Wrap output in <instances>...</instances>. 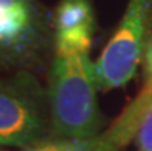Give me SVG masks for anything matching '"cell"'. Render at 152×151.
Returning <instances> with one entry per match:
<instances>
[{"label": "cell", "instance_id": "6da1fadb", "mask_svg": "<svg viewBox=\"0 0 152 151\" xmlns=\"http://www.w3.org/2000/svg\"><path fill=\"white\" fill-rule=\"evenodd\" d=\"M94 63L88 52L54 57L49 76L48 106L56 137L88 140L97 137L102 114L97 105Z\"/></svg>", "mask_w": 152, "mask_h": 151}, {"label": "cell", "instance_id": "7a4b0ae2", "mask_svg": "<svg viewBox=\"0 0 152 151\" xmlns=\"http://www.w3.org/2000/svg\"><path fill=\"white\" fill-rule=\"evenodd\" d=\"M42 88L29 74L0 79V145L26 148L46 131Z\"/></svg>", "mask_w": 152, "mask_h": 151}, {"label": "cell", "instance_id": "3957f363", "mask_svg": "<svg viewBox=\"0 0 152 151\" xmlns=\"http://www.w3.org/2000/svg\"><path fill=\"white\" fill-rule=\"evenodd\" d=\"M149 8L151 0H128L121 22L94 63L98 90L109 91L121 88L135 76L145 48Z\"/></svg>", "mask_w": 152, "mask_h": 151}, {"label": "cell", "instance_id": "277c9868", "mask_svg": "<svg viewBox=\"0 0 152 151\" xmlns=\"http://www.w3.org/2000/svg\"><path fill=\"white\" fill-rule=\"evenodd\" d=\"M43 34L35 0H0V66L25 63L40 48Z\"/></svg>", "mask_w": 152, "mask_h": 151}, {"label": "cell", "instance_id": "5b68a950", "mask_svg": "<svg viewBox=\"0 0 152 151\" xmlns=\"http://www.w3.org/2000/svg\"><path fill=\"white\" fill-rule=\"evenodd\" d=\"M95 19L91 0H61L54 13V40L57 56L89 52Z\"/></svg>", "mask_w": 152, "mask_h": 151}, {"label": "cell", "instance_id": "8992f818", "mask_svg": "<svg viewBox=\"0 0 152 151\" xmlns=\"http://www.w3.org/2000/svg\"><path fill=\"white\" fill-rule=\"evenodd\" d=\"M152 108V77H148L143 88L123 113L112 122V125L100 136L102 142L111 151H118L126 147L132 139L137 137V133Z\"/></svg>", "mask_w": 152, "mask_h": 151}, {"label": "cell", "instance_id": "52a82bcc", "mask_svg": "<svg viewBox=\"0 0 152 151\" xmlns=\"http://www.w3.org/2000/svg\"><path fill=\"white\" fill-rule=\"evenodd\" d=\"M98 150V136L88 140L77 139H46L39 140L35 144L23 148V151H97Z\"/></svg>", "mask_w": 152, "mask_h": 151}, {"label": "cell", "instance_id": "ba28073f", "mask_svg": "<svg viewBox=\"0 0 152 151\" xmlns=\"http://www.w3.org/2000/svg\"><path fill=\"white\" fill-rule=\"evenodd\" d=\"M135 140L138 151H152V108L148 113L146 119L143 120Z\"/></svg>", "mask_w": 152, "mask_h": 151}, {"label": "cell", "instance_id": "9c48e42d", "mask_svg": "<svg viewBox=\"0 0 152 151\" xmlns=\"http://www.w3.org/2000/svg\"><path fill=\"white\" fill-rule=\"evenodd\" d=\"M145 62H146V73H148V77H152V39L149 42V45L146 48V52H145Z\"/></svg>", "mask_w": 152, "mask_h": 151}]
</instances>
